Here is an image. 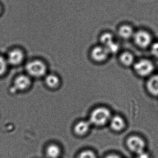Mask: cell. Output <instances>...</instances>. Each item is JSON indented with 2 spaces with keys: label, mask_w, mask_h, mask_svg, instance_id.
Listing matches in <instances>:
<instances>
[{
  "label": "cell",
  "mask_w": 158,
  "mask_h": 158,
  "mask_svg": "<svg viewBox=\"0 0 158 158\" xmlns=\"http://www.w3.org/2000/svg\"><path fill=\"white\" fill-rule=\"evenodd\" d=\"M111 118V113L109 110L100 107L92 111L88 120L92 126L102 127L109 122Z\"/></svg>",
  "instance_id": "1"
},
{
  "label": "cell",
  "mask_w": 158,
  "mask_h": 158,
  "mask_svg": "<svg viewBox=\"0 0 158 158\" xmlns=\"http://www.w3.org/2000/svg\"><path fill=\"white\" fill-rule=\"evenodd\" d=\"M27 75L31 78L45 77L47 75V68L44 62L40 60H34L27 63L26 65Z\"/></svg>",
  "instance_id": "2"
},
{
  "label": "cell",
  "mask_w": 158,
  "mask_h": 158,
  "mask_svg": "<svg viewBox=\"0 0 158 158\" xmlns=\"http://www.w3.org/2000/svg\"><path fill=\"white\" fill-rule=\"evenodd\" d=\"M42 151L44 158H62L65 153L62 144L54 140L45 143Z\"/></svg>",
  "instance_id": "3"
},
{
  "label": "cell",
  "mask_w": 158,
  "mask_h": 158,
  "mask_svg": "<svg viewBox=\"0 0 158 158\" xmlns=\"http://www.w3.org/2000/svg\"><path fill=\"white\" fill-rule=\"evenodd\" d=\"M126 148L129 151L136 155L146 150V141L138 135L129 136L125 141Z\"/></svg>",
  "instance_id": "4"
},
{
  "label": "cell",
  "mask_w": 158,
  "mask_h": 158,
  "mask_svg": "<svg viewBox=\"0 0 158 158\" xmlns=\"http://www.w3.org/2000/svg\"><path fill=\"white\" fill-rule=\"evenodd\" d=\"M92 124L89 120H82L77 122L72 128L73 135L78 138H84L91 131Z\"/></svg>",
  "instance_id": "5"
},
{
  "label": "cell",
  "mask_w": 158,
  "mask_h": 158,
  "mask_svg": "<svg viewBox=\"0 0 158 158\" xmlns=\"http://www.w3.org/2000/svg\"><path fill=\"white\" fill-rule=\"evenodd\" d=\"M154 66L153 63L147 59H142L136 62L134 65L136 73L141 77H146L153 72Z\"/></svg>",
  "instance_id": "6"
},
{
  "label": "cell",
  "mask_w": 158,
  "mask_h": 158,
  "mask_svg": "<svg viewBox=\"0 0 158 158\" xmlns=\"http://www.w3.org/2000/svg\"><path fill=\"white\" fill-rule=\"evenodd\" d=\"M135 42L139 47L146 48L148 47L152 43L151 34L145 30H140L135 32L133 36Z\"/></svg>",
  "instance_id": "7"
},
{
  "label": "cell",
  "mask_w": 158,
  "mask_h": 158,
  "mask_svg": "<svg viewBox=\"0 0 158 158\" xmlns=\"http://www.w3.org/2000/svg\"><path fill=\"white\" fill-rule=\"evenodd\" d=\"M6 58L9 65H19L24 61L25 54L22 50L16 48L9 51Z\"/></svg>",
  "instance_id": "8"
},
{
  "label": "cell",
  "mask_w": 158,
  "mask_h": 158,
  "mask_svg": "<svg viewBox=\"0 0 158 158\" xmlns=\"http://www.w3.org/2000/svg\"><path fill=\"white\" fill-rule=\"evenodd\" d=\"M31 83V78L27 74L19 75L14 80L13 91H25L30 86Z\"/></svg>",
  "instance_id": "9"
},
{
  "label": "cell",
  "mask_w": 158,
  "mask_h": 158,
  "mask_svg": "<svg viewBox=\"0 0 158 158\" xmlns=\"http://www.w3.org/2000/svg\"><path fill=\"white\" fill-rule=\"evenodd\" d=\"M109 54L108 50L103 46L94 47L91 52L92 58L96 62H101L107 59Z\"/></svg>",
  "instance_id": "10"
},
{
  "label": "cell",
  "mask_w": 158,
  "mask_h": 158,
  "mask_svg": "<svg viewBox=\"0 0 158 158\" xmlns=\"http://www.w3.org/2000/svg\"><path fill=\"white\" fill-rule=\"evenodd\" d=\"M110 127L111 130L116 132H120L125 129L126 126L125 121L119 116L111 117L110 121Z\"/></svg>",
  "instance_id": "11"
},
{
  "label": "cell",
  "mask_w": 158,
  "mask_h": 158,
  "mask_svg": "<svg viewBox=\"0 0 158 158\" xmlns=\"http://www.w3.org/2000/svg\"><path fill=\"white\" fill-rule=\"evenodd\" d=\"M74 158H98L95 150L90 148H83L77 151Z\"/></svg>",
  "instance_id": "12"
},
{
  "label": "cell",
  "mask_w": 158,
  "mask_h": 158,
  "mask_svg": "<svg viewBox=\"0 0 158 158\" xmlns=\"http://www.w3.org/2000/svg\"><path fill=\"white\" fill-rule=\"evenodd\" d=\"M45 81L46 85L51 88H56L59 86L60 80L59 77L55 74H47L45 77Z\"/></svg>",
  "instance_id": "13"
},
{
  "label": "cell",
  "mask_w": 158,
  "mask_h": 158,
  "mask_svg": "<svg viewBox=\"0 0 158 158\" xmlns=\"http://www.w3.org/2000/svg\"><path fill=\"white\" fill-rule=\"evenodd\" d=\"M147 87L150 94L158 95V75H155L149 78L147 84Z\"/></svg>",
  "instance_id": "14"
},
{
  "label": "cell",
  "mask_w": 158,
  "mask_h": 158,
  "mask_svg": "<svg viewBox=\"0 0 158 158\" xmlns=\"http://www.w3.org/2000/svg\"><path fill=\"white\" fill-rule=\"evenodd\" d=\"M119 35L122 39H128L133 37L135 32L131 26L123 25L121 26L118 29Z\"/></svg>",
  "instance_id": "15"
},
{
  "label": "cell",
  "mask_w": 158,
  "mask_h": 158,
  "mask_svg": "<svg viewBox=\"0 0 158 158\" xmlns=\"http://www.w3.org/2000/svg\"><path fill=\"white\" fill-rule=\"evenodd\" d=\"M121 62L125 66H130L132 64L134 61V57L130 53L125 52L122 54L120 57Z\"/></svg>",
  "instance_id": "16"
},
{
  "label": "cell",
  "mask_w": 158,
  "mask_h": 158,
  "mask_svg": "<svg viewBox=\"0 0 158 158\" xmlns=\"http://www.w3.org/2000/svg\"><path fill=\"white\" fill-rule=\"evenodd\" d=\"M100 42L103 44L102 46L106 47L114 42V36L109 32H105L102 34L100 38Z\"/></svg>",
  "instance_id": "17"
},
{
  "label": "cell",
  "mask_w": 158,
  "mask_h": 158,
  "mask_svg": "<svg viewBox=\"0 0 158 158\" xmlns=\"http://www.w3.org/2000/svg\"><path fill=\"white\" fill-rule=\"evenodd\" d=\"M8 63L6 58L0 55V77L4 76L8 69Z\"/></svg>",
  "instance_id": "18"
},
{
  "label": "cell",
  "mask_w": 158,
  "mask_h": 158,
  "mask_svg": "<svg viewBox=\"0 0 158 158\" xmlns=\"http://www.w3.org/2000/svg\"><path fill=\"white\" fill-rule=\"evenodd\" d=\"M151 52L153 56L158 57V42L152 44L151 46Z\"/></svg>",
  "instance_id": "19"
},
{
  "label": "cell",
  "mask_w": 158,
  "mask_h": 158,
  "mask_svg": "<svg viewBox=\"0 0 158 158\" xmlns=\"http://www.w3.org/2000/svg\"><path fill=\"white\" fill-rule=\"evenodd\" d=\"M136 156V158H151V155L146 150L139 153Z\"/></svg>",
  "instance_id": "20"
},
{
  "label": "cell",
  "mask_w": 158,
  "mask_h": 158,
  "mask_svg": "<svg viewBox=\"0 0 158 158\" xmlns=\"http://www.w3.org/2000/svg\"><path fill=\"white\" fill-rule=\"evenodd\" d=\"M103 158H122L120 155L116 153H110L105 155Z\"/></svg>",
  "instance_id": "21"
},
{
  "label": "cell",
  "mask_w": 158,
  "mask_h": 158,
  "mask_svg": "<svg viewBox=\"0 0 158 158\" xmlns=\"http://www.w3.org/2000/svg\"><path fill=\"white\" fill-rule=\"evenodd\" d=\"M5 11V7L3 4L0 2V17L3 15Z\"/></svg>",
  "instance_id": "22"
}]
</instances>
